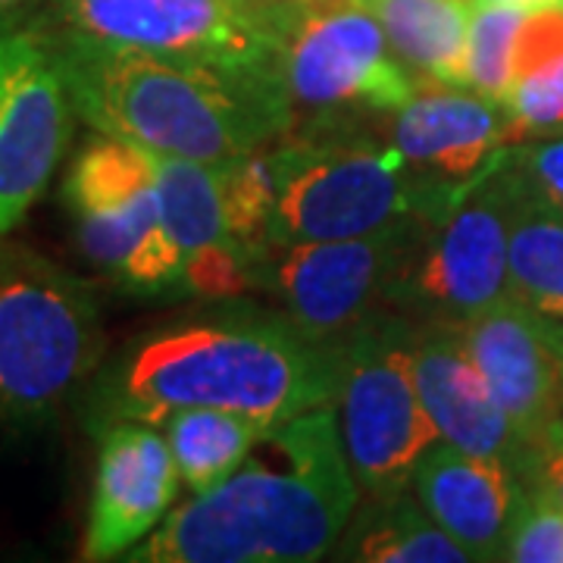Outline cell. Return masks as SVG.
<instances>
[{
	"label": "cell",
	"mask_w": 563,
	"mask_h": 563,
	"mask_svg": "<svg viewBox=\"0 0 563 563\" xmlns=\"http://www.w3.org/2000/svg\"><path fill=\"white\" fill-rule=\"evenodd\" d=\"M179 483V466L163 429L132 420L103 426L81 561L125 558L173 510Z\"/></svg>",
	"instance_id": "cell-13"
},
{
	"label": "cell",
	"mask_w": 563,
	"mask_h": 563,
	"mask_svg": "<svg viewBox=\"0 0 563 563\" xmlns=\"http://www.w3.org/2000/svg\"><path fill=\"white\" fill-rule=\"evenodd\" d=\"M342 342H320L285 313L232 307L166 322L122 347L88 388L98 426H157L179 410L213 407L285 422L332 407L342 391Z\"/></svg>",
	"instance_id": "cell-1"
},
{
	"label": "cell",
	"mask_w": 563,
	"mask_h": 563,
	"mask_svg": "<svg viewBox=\"0 0 563 563\" xmlns=\"http://www.w3.org/2000/svg\"><path fill=\"white\" fill-rule=\"evenodd\" d=\"M413 335L407 317L379 313L342 339L335 413L354 479L373 498L407 492L426 451L442 442L417 385Z\"/></svg>",
	"instance_id": "cell-7"
},
{
	"label": "cell",
	"mask_w": 563,
	"mask_h": 563,
	"mask_svg": "<svg viewBox=\"0 0 563 563\" xmlns=\"http://www.w3.org/2000/svg\"><path fill=\"white\" fill-rule=\"evenodd\" d=\"M266 244L354 239L404 217H435L461 188L422 179L388 141L354 132H288L269 144Z\"/></svg>",
	"instance_id": "cell-4"
},
{
	"label": "cell",
	"mask_w": 563,
	"mask_h": 563,
	"mask_svg": "<svg viewBox=\"0 0 563 563\" xmlns=\"http://www.w3.org/2000/svg\"><path fill=\"white\" fill-rule=\"evenodd\" d=\"M429 217L332 242L266 244L251 257L254 288L276 295L285 317L320 342H342L391 307V291Z\"/></svg>",
	"instance_id": "cell-10"
},
{
	"label": "cell",
	"mask_w": 563,
	"mask_h": 563,
	"mask_svg": "<svg viewBox=\"0 0 563 563\" xmlns=\"http://www.w3.org/2000/svg\"><path fill=\"white\" fill-rule=\"evenodd\" d=\"M504 169L526 203L563 213V135L510 147Z\"/></svg>",
	"instance_id": "cell-28"
},
{
	"label": "cell",
	"mask_w": 563,
	"mask_h": 563,
	"mask_svg": "<svg viewBox=\"0 0 563 563\" xmlns=\"http://www.w3.org/2000/svg\"><path fill=\"white\" fill-rule=\"evenodd\" d=\"M473 3H501V7H520V10H544V7H563V0H473Z\"/></svg>",
	"instance_id": "cell-32"
},
{
	"label": "cell",
	"mask_w": 563,
	"mask_h": 563,
	"mask_svg": "<svg viewBox=\"0 0 563 563\" xmlns=\"http://www.w3.org/2000/svg\"><path fill=\"white\" fill-rule=\"evenodd\" d=\"M361 498L339 413L276 422L220 485L173 507L135 544V563H310L335 551Z\"/></svg>",
	"instance_id": "cell-2"
},
{
	"label": "cell",
	"mask_w": 563,
	"mask_h": 563,
	"mask_svg": "<svg viewBox=\"0 0 563 563\" xmlns=\"http://www.w3.org/2000/svg\"><path fill=\"white\" fill-rule=\"evenodd\" d=\"M179 288L201 301H242L254 291L251 254L235 242L195 251L185 257Z\"/></svg>",
	"instance_id": "cell-27"
},
{
	"label": "cell",
	"mask_w": 563,
	"mask_h": 563,
	"mask_svg": "<svg viewBox=\"0 0 563 563\" xmlns=\"http://www.w3.org/2000/svg\"><path fill=\"white\" fill-rule=\"evenodd\" d=\"M101 357V307L91 285L0 235V420H54Z\"/></svg>",
	"instance_id": "cell-5"
},
{
	"label": "cell",
	"mask_w": 563,
	"mask_h": 563,
	"mask_svg": "<svg viewBox=\"0 0 563 563\" xmlns=\"http://www.w3.org/2000/svg\"><path fill=\"white\" fill-rule=\"evenodd\" d=\"M501 561L563 563V504L536 485H523Z\"/></svg>",
	"instance_id": "cell-26"
},
{
	"label": "cell",
	"mask_w": 563,
	"mask_h": 563,
	"mask_svg": "<svg viewBox=\"0 0 563 563\" xmlns=\"http://www.w3.org/2000/svg\"><path fill=\"white\" fill-rule=\"evenodd\" d=\"M520 476L529 485L542 488L544 495H551L558 504H563V417L529 448Z\"/></svg>",
	"instance_id": "cell-29"
},
{
	"label": "cell",
	"mask_w": 563,
	"mask_h": 563,
	"mask_svg": "<svg viewBox=\"0 0 563 563\" xmlns=\"http://www.w3.org/2000/svg\"><path fill=\"white\" fill-rule=\"evenodd\" d=\"M526 13L520 7L501 3H473L470 41H466V76L463 88L485 98L507 101L514 81V44Z\"/></svg>",
	"instance_id": "cell-24"
},
{
	"label": "cell",
	"mask_w": 563,
	"mask_h": 563,
	"mask_svg": "<svg viewBox=\"0 0 563 563\" xmlns=\"http://www.w3.org/2000/svg\"><path fill=\"white\" fill-rule=\"evenodd\" d=\"M222 185V203L232 239L254 257L266 247V225L273 213V169L269 144L251 154L217 163Z\"/></svg>",
	"instance_id": "cell-25"
},
{
	"label": "cell",
	"mask_w": 563,
	"mask_h": 563,
	"mask_svg": "<svg viewBox=\"0 0 563 563\" xmlns=\"http://www.w3.org/2000/svg\"><path fill=\"white\" fill-rule=\"evenodd\" d=\"M388 141L422 179L461 188L526 139L504 101L470 88L429 85L391 113Z\"/></svg>",
	"instance_id": "cell-14"
},
{
	"label": "cell",
	"mask_w": 563,
	"mask_h": 563,
	"mask_svg": "<svg viewBox=\"0 0 563 563\" xmlns=\"http://www.w3.org/2000/svg\"><path fill=\"white\" fill-rule=\"evenodd\" d=\"M85 257L132 295H163L181 285L185 254L161 210L151 151L101 135L79 151L63 181Z\"/></svg>",
	"instance_id": "cell-9"
},
{
	"label": "cell",
	"mask_w": 563,
	"mask_h": 563,
	"mask_svg": "<svg viewBox=\"0 0 563 563\" xmlns=\"http://www.w3.org/2000/svg\"><path fill=\"white\" fill-rule=\"evenodd\" d=\"M44 29L54 38L76 113L101 135L151 154L220 163L295 129L282 76L232 73Z\"/></svg>",
	"instance_id": "cell-3"
},
{
	"label": "cell",
	"mask_w": 563,
	"mask_h": 563,
	"mask_svg": "<svg viewBox=\"0 0 563 563\" xmlns=\"http://www.w3.org/2000/svg\"><path fill=\"white\" fill-rule=\"evenodd\" d=\"M510 298L563 322V213L520 201L510 225Z\"/></svg>",
	"instance_id": "cell-23"
},
{
	"label": "cell",
	"mask_w": 563,
	"mask_h": 563,
	"mask_svg": "<svg viewBox=\"0 0 563 563\" xmlns=\"http://www.w3.org/2000/svg\"><path fill=\"white\" fill-rule=\"evenodd\" d=\"M166 229L188 257L213 244H232L217 163L151 154ZM239 244V242H235Z\"/></svg>",
	"instance_id": "cell-22"
},
{
	"label": "cell",
	"mask_w": 563,
	"mask_h": 563,
	"mask_svg": "<svg viewBox=\"0 0 563 563\" xmlns=\"http://www.w3.org/2000/svg\"><path fill=\"white\" fill-rule=\"evenodd\" d=\"M54 0H0V32L35 25L51 13Z\"/></svg>",
	"instance_id": "cell-30"
},
{
	"label": "cell",
	"mask_w": 563,
	"mask_h": 563,
	"mask_svg": "<svg viewBox=\"0 0 563 563\" xmlns=\"http://www.w3.org/2000/svg\"><path fill=\"white\" fill-rule=\"evenodd\" d=\"M520 201L504 161L466 181L426 222L395 282L391 307L422 325H461L510 298V225Z\"/></svg>",
	"instance_id": "cell-8"
},
{
	"label": "cell",
	"mask_w": 563,
	"mask_h": 563,
	"mask_svg": "<svg viewBox=\"0 0 563 563\" xmlns=\"http://www.w3.org/2000/svg\"><path fill=\"white\" fill-rule=\"evenodd\" d=\"M558 325V344H561V357H563V322H554Z\"/></svg>",
	"instance_id": "cell-33"
},
{
	"label": "cell",
	"mask_w": 563,
	"mask_h": 563,
	"mask_svg": "<svg viewBox=\"0 0 563 563\" xmlns=\"http://www.w3.org/2000/svg\"><path fill=\"white\" fill-rule=\"evenodd\" d=\"M463 347L479 363L504 413L526 448L563 417V357L558 325L504 298L457 325Z\"/></svg>",
	"instance_id": "cell-15"
},
{
	"label": "cell",
	"mask_w": 563,
	"mask_h": 563,
	"mask_svg": "<svg viewBox=\"0 0 563 563\" xmlns=\"http://www.w3.org/2000/svg\"><path fill=\"white\" fill-rule=\"evenodd\" d=\"M298 13H332V10H344V7H357L366 0H291Z\"/></svg>",
	"instance_id": "cell-31"
},
{
	"label": "cell",
	"mask_w": 563,
	"mask_h": 563,
	"mask_svg": "<svg viewBox=\"0 0 563 563\" xmlns=\"http://www.w3.org/2000/svg\"><path fill=\"white\" fill-rule=\"evenodd\" d=\"M413 495L470 561H501L523 485L510 463L470 454L442 439L417 466Z\"/></svg>",
	"instance_id": "cell-17"
},
{
	"label": "cell",
	"mask_w": 563,
	"mask_h": 563,
	"mask_svg": "<svg viewBox=\"0 0 563 563\" xmlns=\"http://www.w3.org/2000/svg\"><path fill=\"white\" fill-rule=\"evenodd\" d=\"M339 561L361 563H470V554L407 492L383 495L351 514L335 544Z\"/></svg>",
	"instance_id": "cell-19"
},
{
	"label": "cell",
	"mask_w": 563,
	"mask_h": 563,
	"mask_svg": "<svg viewBox=\"0 0 563 563\" xmlns=\"http://www.w3.org/2000/svg\"><path fill=\"white\" fill-rule=\"evenodd\" d=\"M413 366L422 404L444 442L470 454L498 457L523 473V435L504 413L479 363L463 347L457 325H426L413 335Z\"/></svg>",
	"instance_id": "cell-16"
},
{
	"label": "cell",
	"mask_w": 563,
	"mask_h": 563,
	"mask_svg": "<svg viewBox=\"0 0 563 563\" xmlns=\"http://www.w3.org/2000/svg\"><path fill=\"white\" fill-rule=\"evenodd\" d=\"M161 429L179 466L181 485L198 495L229 479L269 426L232 410L191 407L173 413Z\"/></svg>",
	"instance_id": "cell-21"
},
{
	"label": "cell",
	"mask_w": 563,
	"mask_h": 563,
	"mask_svg": "<svg viewBox=\"0 0 563 563\" xmlns=\"http://www.w3.org/2000/svg\"><path fill=\"white\" fill-rule=\"evenodd\" d=\"M504 103L520 122L526 141L563 132V7L526 13Z\"/></svg>",
	"instance_id": "cell-20"
},
{
	"label": "cell",
	"mask_w": 563,
	"mask_h": 563,
	"mask_svg": "<svg viewBox=\"0 0 563 563\" xmlns=\"http://www.w3.org/2000/svg\"><path fill=\"white\" fill-rule=\"evenodd\" d=\"M366 7L413 76L463 88L473 0H366Z\"/></svg>",
	"instance_id": "cell-18"
},
{
	"label": "cell",
	"mask_w": 563,
	"mask_h": 563,
	"mask_svg": "<svg viewBox=\"0 0 563 563\" xmlns=\"http://www.w3.org/2000/svg\"><path fill=\"white\" fill-rule=\"evenodd\" d=\"M295 16L291 0H54L41 25L232 73L282 76Z\"/></svg>",
	"instance_id": "cell-6"
},
{
	"label": "cell",
	"mask_w": 563,
	"mask_h": 563,
	"mask_svg": "<svg viewBox=\"0 0 563 563\" xmlns=\"http://www.w3.org/2000/svg\"><path fill=\"white\" fill-rule=\"evenodd\" d=\"M291 110L395 113L420 91L398 60L376 13L357 3L332 13H298L282 54Z\"/></svg>",
	"instance_id": "cell-12"
},
{
	"label": "cell",
	"mask_w": 563,
	"mask_h": 563,
	"mask_svg": "<svg viewBox=\"0 0 563 563\" xmlns=\"http://www.w3.org/2000/svg\"><path fill=\"white\" fill-rule=\"evenodd\" d=\"M73 95L44 25L0 32V235L41 201L73 139Z\"/></svg>",
	"instance_id": "cell-11"
}]
</instances>
